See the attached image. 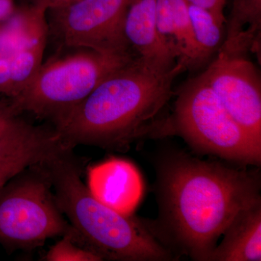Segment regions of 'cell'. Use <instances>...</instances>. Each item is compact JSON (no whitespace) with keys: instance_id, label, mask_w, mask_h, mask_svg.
Here are the masks:
<instances>
[{"instance_id":"obj_15","label":"cell","mask_w":261,"mask_h":261,"mask_svg":"<svg viewBox=\"0 0 261 261\" xmlns=\"http://www.w3.org/2000/svg\"><path fill=\"white\" fill-rule=\"evenodd\" d=\"M47 10L31 4L15 8L0 27V56H11L21 48L47 39Z\"/></svg>"},{"instance_id":"obj_14","label":"cell","mask_w":261,"mask_h":261,"mask_svg":"<svg viewBox=\"0 0 261 261\" xmlns=\"http://www.w3.org/2000/svg\"><path fill=\"white\" fill-rule=\"evenodd\" d=\"M261 30V0H233L224 42L218 53L247 57L258 51Z\"/></svg>"},{"instance_id":"obj_2","label":"cell","mask_w":261,"mask_h":261,"mask_svg":"<svg viewBox=\"0 0 261 261\" xmlns=\"http://www.w3.org/2000/svg\"><path fill=\"white\" fill-rule=\"evenodd\" d=\"M185 70L178 63L163 69L137 57L56 122V129L70 147H125L159 125L173 96V82Z\"/></svg>"},{"instance_id":"obj_6","label":"cell","mask_w":261,"mask_h":261,"mask_svg":"<svg viewBox=\"0 0 261 261\" xmlns=\"http://www.w3.org/2000/svg\"><path fill=\"white\" fill-rule=\"evenodd\" d=\"M41 162L25 168L0 190L2 243L36 246L63 236L71 228L57 205L50 179Z\"/></svg>"},{"instance_id":"obj_9","label":"cell","mask_w":261,"mask_h":261,"mask_svg":"<svg viewBox=\"0 0 261 261\" xmlns=\"http://www.w3.org/2000/svg\"><path fill=\"white\" fill-rule=\"evenodd\" d=\"M87 187L96 200L126 216L133 214L144 192L139 170L121 159H109L89 168Z\"/></svg>"},{"instance_id":"obj_7","label":"cell","mask_w":261,"mask_h":261,"mask_svg":"<svg viewBox=\"0 0 261 261\" xmlns=\"http://www.w3.org/2000/svg\"><path fill=\"white\" fill-rule=\"evenodd\" d=\"M127 6L128 0H81L48 10V31L65 47L114 56L135 54L125 34Z\"/></svg>"},{"instance_id":"obj_10","label":"cell","mask_w":261,"mask_h":261,"mask_svg":"<svg viewBox=\"0 0 261 261\" xmlns=\"http://www.w3.org/2000/svg\"><path fill=\"white\" fill-rule=\"evenodd\" d=\"M125 34L132 50L142 61L169 69L177 63L157 27V0H128Z\"/></svg>"},{"instance_id":"obj_8","label":"cell","mask_w":261,"mask_h":261,"mask_svg":"<svg viewBox=\"0 0 261 261\" xmlns=\"http://www.w3.org/2000/svg\"><path fill=\"white\" fill-rule=\"evenodd\" d=\"M202 73L233 119L261 145L260 77L253 63L218 53Z\"/></svg>"},{"instance_id":"obj_13","label":"cell","mask_w":261,"mask_h":261,"mask_svg":"<svg viewBox=\"0 0 261 261\" xmlns=\"http://www.w3.org/2000/svg\"><path fill=\"white\" fill-rule=\"evenodd\" d=\"M20 113L10 99H0V161L31 147L63 140L56 129L34 126Z\"/></svg>"},{"instance_id":"obj_21","label":"cell","mask_w":261,"mask_h":261,"mask_svg":"<svg viewBox=\"0 0 261 261\" xmlns=\"http://www.w3.org/2000/svg\"><path fill=\"white\" fill-rule=\"evenodd\" d=\"M10 81V57L0 56V93L5 94Z\"/></svg>"},{"instance_id":"obj_23","label":"cell","mask_w":261,"mask_h":261,"mask_svg":"<svg viewBox=\"0 0 261 261\" xmlns=\"http://www.w3.org/2000/svg\"><path fill=\"white\" fill-rule=\"evenodd\" d=\"M15 8L14 0H0V23L9 18Z\"/></svg>"},{"instance_id":"obj_20","label":"cell","mask_w":261,"mask_h":261,"mask_svg":"<svg viewBox=\"0 0 261 261\" xmlns=\"http://www.w3.org/2000/svg\"><path fill=\"white\" fill-rule=\"evenodd\" d=\"M190 4L197 5L210 11L218 20L220 25L224 27L226 19L224 10L226 0H186Z\"/></svg>"},{"instance_id":"obj_4","label":"cell","mask_w":261,"mask_h":261,"mask_svg":"<svg viewBox=\"0 0 261 261\" xmlns=\"http://www.w3.org/2000/svg\"><path fill=\"white\" fill-rule=\"evenodd\" d=\"M172 130L195 150L221 159L260 166L257 144L229 114L203 73L184 84L174 112L163 130Z\"/></svg>"},{"instance_id":"obj_5","label":"cell","mask_w":261,"mask_h":261,"mask_svg":"<svg viewBox=\"0 0 261 261\" xmlns=\"http://www.w3.org/2000/svg\"><path fill=\"white\" fill-rule=\"evenodd\" d=\"M80 49L43 63L18 96L10 99L20 112L56 123L85 99L101 82L137 58Z\"/></svg>"},{"instance_id":"obj_16","label":"cell","mask_w":261,"mask_h":261,"mask_svg":"<svg viewBox=\"0 0 261 261\" xmlns=\"http://www.w3.org/2000/svg\"><path fill=\"white\" fill-rule=\"evenodd\" d=\"M47 39H43L15 51L10 58V81L4 94L13 99L37 74L43 63Z\"/></svg>"},{"instance_id":"obj_12","label":"cell","mask_w":261,"mask_h":261,"mask_svg":"<svg viewBox=\"0 0 261 261\" xmlns=\"http://www.w3.org/2000/svg\"><path fill=\"white\" fill-rule=\"evenodd\" d=\"M223 235L210 261H260L261 201L240 211Z\"/></svg>"},{"instance_id":"obj_18","label":"cell","mask_w":261,"mask_h":261,"mask_svg":"<svg viewBox=\"0 0 261 261\" xmlns=\"http://www.w3.org/2000/svg\"><path fill=\"white\" fill-rule=\"evenodd\" d=\"M56 148L53 144L37 146L0 161V190L25 168L47 159Z\"/></svg>"},{"instance_id":"obj_17","label":"cell","mask_w":261,"mask_h":261,"mask_svg":"<svg viewBox=\"0 0 261 261\" xmlns=\"http://www.w3.org/2000/svg\"><path fill=\"white\" fill-rule=\"evenodd\" d=\"M188 10L196 42L207 61L222 44L223 27L207 10L190 3Z\"/></svg>"},{"instance_id":"obj_19","label":"cell","mask_w":261,"mask_h":261,"mask_svg":"<svg viewBox=\"0 0 261 261\" xmlns=\"http://www.w3.org/2000/svg\"><path fill=\"white\" fill-rule=\"evenodd\" d=\"M63 238L49 249L44 260L48 261L103 260L95 252L86 247L73 228H70Z\"/></svg>"},{"instance_id":"obj_22","label":"cell","mask_w":261,"mask_h":261,"mask_svg":"<svg viewBox=\"0 0 261 261\" xmlns=\"http://www.w3.org/2000/svg\"><path fill=\"white\" fill-rule=\"evenodd\" d=\"M80 1L81 0H31V3L41 5L48 11L65 8Z\"/></svg>"},{"instance_id":"obj_3","label":"cell","mask_w":261,"mask_h":261,"mask_svg":"<svg viewBox=\"0 0 261 261\" xmlns=\"http://www.w3.org/2000/svg\"><path fill=\"white\" fill-rule=\"evenodd\" d=\"M41 164L50 179L60 210L81 241L102 260H172V252L150 226L94 198L82 181L70 148L53 154Z\"/></svg>"},{"instance_id":"obj_1","label":"cell","mask_w":261,"mask_h":261,"mask_svg":"<svg viewBox=\"0 0 261 261\" xmlns=\"http://www.w3.org/2000/svg\"><path fill=\"white\" fill-rule=\"evenodd\" d=\"M156 167L160 229L152 231L194 260L210 261L235 216L261 201L258 171L178 151L163 154Z\"/></svg>"},{"instance_id":"obj_11","label":"cell","mask_w":261,"mask_h":261,"mask_svg":"<svg viewBox=\"0 0 261 261\" xmlns=\"http://www.w3.org/2000/svg\"><path fill=\"white\" fill-rule=\"evenodd\" d=\"M158 30L185 70L207 63L196 42L186 0H157Z\"/></svg>"}]
</instances>
